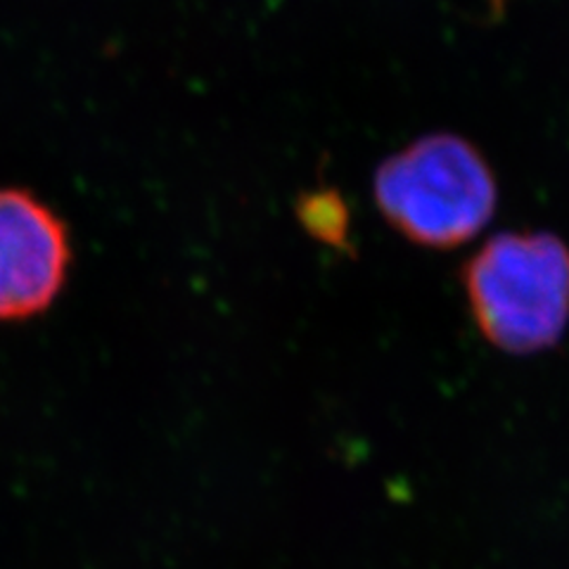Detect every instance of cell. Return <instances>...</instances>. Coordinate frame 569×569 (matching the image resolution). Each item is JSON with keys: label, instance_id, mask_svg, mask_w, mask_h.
Returning a JSON list of instances; mask_svg holds the SVG:
<instances>
[{"label": "cell", "instance_id": "cell-1", "mask_svg": "<svg viewBox=\"0 0 569 569\" xmlns=\"http://www.w3.org/2000/svg\"><path fill=\"white\" fill-rule=\"evenodd\" d=\"M372 198L385 221L408 242L453 249L489 226L498 186L470 140L430 133L385 159L372 176Z\"/></svg>", "mask_w": 569, "mask_h": 569}, {"label": "cell", "instance_id": "cell-2", "mask_svg": "<svg viewBox=\"0 0 569 569\" xmlns=\"http://www.w3.org/2000/svg\"><path fill=\"white\" fill-rule=\"evenodd\" d=\"M485 340L515 356L558 347L569 326V247L556 233H498L462 269Z\"/></svg>", "mask_w": 569, "mask_h": 569}, {"label": "cell", "instance_id": "cell-3", "mask_svg": "<svg viewBox=\"0 0 569 569\" xmlns=\"http://www.w3.org/2000/svg\"><path fill=\"white\" fill-rule=\"evenodd\" d=\"M71 259L60 213L29 190L0 188V323L36 318L56 305Z\"/></svg>", "mask_w": 569, "mask_h": 569}, {"label": "cell", "instance_id": "cell-4", "mask_svg": "<svg viewBox=\"0 0 569 569\" xmlns=\"http://www.w3.org/2000/svg\"><path fill=\"white\" fill-rule=\"evenodd\" d=\"M299 226L307 233L337 252L351 249V211L345 194L337 188H313L299 194L295 204Z\"/></svg>", "mask_w": 569, "mask_h": 569}, {"label": "cell", "instance_id": "cell-5", "mask_svg": "<svg viewBox=\"0 0 569 569\" xmlns=\"http://www.w3.org/2000/svg\"><path fill=\"white\" fill-rule=\"evenodd\" d=\"M501 3H503V0H491L493 8H501Z\"/></svg>", "mask_w": 569, "mask_h": 569}]
</instances>
